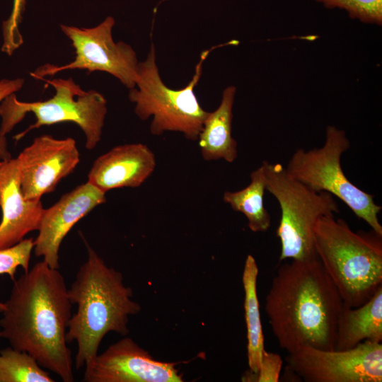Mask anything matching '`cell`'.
Masks as SVG:
<instances>
[{"mask_svg": "<svg viewBox=\"0 0 382 382\" xmlns=\"http://www.w3.org/2000/svg\"><path fill=\"white\" fill-rule=\"evenodd\" d=\"M283 360L279 354L263 351L259 370L254 374L253 381L278 382Z\"/></svg>", "mask_w": 382, "mask_h": 382, "instance_id": "cb8c5ba5", "label": "cell"}, {"mask_svg": "<svg viewBox=\"0 0 382 382\" xmlns=\"http://www.w3.org/2000/svg\"><path fill=\"white\" fill-rule=\"evenodd\" d=\"M327 8L338 7L346 9L350 17L358 18L364 22L381 25L382 0H317Z\"/></svg>", "mask_w": 382, "mask_h": 382, "instance_id": "7402d4cb", "label": "cell"}, {"mask_svg": "<svg viewBox=\"0 0 382 382\" xmlns=\"http://www.w3.org/2000/svg\"><path fill=\"white\" fill-rule=\"evenodd\" d=\"M212 50L202 53L189 83L175 90L162 81L156 64V49L151 44L146 59L138 63L135 87L129 89V99L135 104L134 112L139 119L152 117V134L176 132L188 140L198 139L208 112L201 107L194 89L200 79L202 64Z\"/></svg>", "mask_w": 382, "mask_h": 382, "instance_id": "5b68a950", "label": "cell"}, {"mask_svg": "<svg viewBox=\"0 0 382 382\" xmlns=\"http://www.w3.org/2000/svg\"><path fill=\"white\" fill-rule=\"evenodd\" d=\"M265 183L262 165L250 173V183L242 190L224 193L223 199L236 212L243 214L253 232H265L271 225V216L264 206Z\"/></svg>", "mask_w": 382, "mask_h": 382, "instance_id": "d6986e66", "label": "cell"}, {"mask_svg": "<svg viewBox=\"0 0 382 382\" xmlns=\"http://www.w3.org/2000/svg\"><path fill=\"white\" fill-rule=\"evenodd\" d=\"M343 302L318 258L282 264L265 298V311L279 346L333 350Z\"/></svg>", "mask_w": 382, "mask_h": 382, "instance_id": "7a4b0ae2", "label": "cell"}, {"mask_svg": "<svg viewBox=\"0 0 382 382\" xmlns=\"http://www.w3.org/2000/svg\"><path fill=\"white\" fill-rule=\"evenodd\" d=\"M176 363L155 360L132 338L110 345L85 365V382H182Z\"/></svg>", "mask_w": 382, "mask_h": 382, "instance_id": "7c38bea8", "label": "cell"}, {"mask_svg": "<svg viewBox=\"0 0 382 382\" xmlns=\"http://www.w3.org/2000/svg\"><path fill=\"white\" fill-rule=\"evenodd\" d=\"M236 88L224 89L219 107L208 112L198 141L202 158L206 161L223 159L233 163L238 157V144L232 137L233 105Z\"/></svg>", "mask_w": 382, "mask_h": 382, "instance_id": "e0dca14e", "label": "cell"}, {"mask_svg": "<svg viewBox=\"0 0 382 382\" xmlns=\"http://www.w3.org/2000/svg\"><path fill=\"white\" fill-rule=\"evenodd\" d=\"M291 372L306 382H381L382 345L366 340L346 350L302 346L285 358Z\"/></svg>", "mask_w": 382, "mask_h": 382, "instance_id": "30bf717a", "label": "cell"}, {"mask_svg": "<svg viewBox=\"0 0 382 382\" xmlns=\"http://www.w3.org/2000/svg\"><path fill=\"white\" fill-rule=\"evenodd\" d=\"M258 267L255 259L248 255L245 259L242 282L244 289L245 320L247 329V355L249 370L257 374L264 348V336L257 294Z\"/></svg>", "mask_w": 382, "mask_h": 382, "instance_id": "ac0fdd59", "label": "cell"}, {"mask_svg": "<svg viewBox=\"0 0 382 382\" xmlns=\"http://www.w3.org/2000/svg\"><path fill=\"white\" fill-rule=\"evenodd\" d=\"M156 165L153 151L140 143L119 145L100 156L88 174V183L101 191L141 186Z\"/></svg>", "mask_w": 382, "mask_h": 382, "instance_id": "9a60e30c", "label": "cell"}, {"mask_svg": "<svg viewBox=\"0 0 382 382\" xmlns=\"http://www.w3.org/2000/svg\"><path fill=\"white\" fill-rule=\"evenodd\" d=\"M24 79L17 78L15 79L0 80V101L7 96L15 93L22 88L24 85ZM11 154L8 150L6 136L0 134V160L6 161L11 159Z\"/></svg>", "mask_w": 382, "mask_h": 382, "instance_id": "d4e9b609", "label": "cell"}, {"mask_svg": "<svg viewBox=\"0 0 382 382\" xmlns=\"http://www.w3.org/2000/svg\"><path fill=\"white\" fill-rule=\"evenodd\" d=\"M366 340L382 341V286L361 306L343 303L338 316L335 349H349Z\"/></svg>", "mask_w": 382, "mask_h": 382, "instance_id": "2e32d148", "label": "cell"}, {"mask_svg": "<svg viewBox=\"0 0 382 382\" xmlns=\"http://www.w3.org/2000/svg\"><path fill=\"white\" fill-rule=\"evenodd\" d=\"M87 260L79 267L68 295L77 310L69 322L67 343L76 342L75 366H85L98 354L103 337L110 332L129 333V317L139 313L133 291L124 284L122 273L108 267L84 240Z\"/></svg>", "mask_w": 382, "mask_h": 382, "instance_id": "3957f363", "label": "cell"}, {"mask_svg": "<svg viewBox=\"0 0 382 382\" xmlns=\"http://www.w3.org/2000/svg\"><path fill=\"white\" fill-rule=\"evenodd\" d=\"M33 248L34 239L24 238L13 246L0 250V274H8L14 281L18 267L28 272ZM2 308L3 302L0 301V312Z\"/></svg>", "mask_w": 382, "mask_h": 382, "instance_id": "44dd1931", "label": "cell"}, {"mask_svg": "<svg viewBox=\"0 0 382 382\" xmlns=\"http://www.w3.org/2000/svg\"><path fill=\"white\" fill-rule=\"evenodd\" d=\"M16 159L24 197L40 200L73 172L79 163V152L73 138L45 134L35 138Z\"/></svg>", "mask_w": 382, "mask_h": 382, "instance_id": "8fae6325", "label": "cell"}, {"mask_svg": "<svg viewBox=\"0 0 382 382\" xmlns=\"http://www.w3.org/2000/svg\"><path fill=\"white\" fill-rule=\"evenodd\" d=\"M71 306L62 274L45 261L38 262L13 281L3 302L1 337L64 382H73V360L66 340Z\"/></svg>", "mask_w": 382, "mask_h": 382, "instance_id": "6da1fadb", "label": "cell"}, {"mask_svg": "<svg viewBox=\"0 0 382 382\" xmlns=\"http://www.w3.org/2000/svg\"><path fill=\"white\" fill-rule=\"evenodd\" d=\"M313 238L316 256L345 305L361 306L382 286V236L354 231L329 214L317 221Z\"/></svg>", "mask_w": 382, "mask_h": 382, "instance_id": "277c9868", "label": "cell"}, {"mask_svg": "<svg viewBox=\"0 0 382 382\" xmlns=\"http://www.w3.org/2000/svg\"><path fill=\"white\" fill-rule=\"evenodd\" d=\"M350 147L343 130L328 126L320 148L297 149L285 167L291 176L316 192H326L341 199L359 219L382 236L378 214L381 206L374 196L354 185L345 175L342 155Z\"/></svg>", "mask_w": 382, "mask_h": 382, "instance_id": "ba28073f", "label": "cell"}, {"mask_svg": "<svg viewBox=\"0 0 382 382\" xmlns=\"http://www.w3.org/2000/svg\"><path fill=\"white\" fill-rule=\"evenodd\" d=\"M261 165L266 190L274 197L281 210L277 229L281 243L279 262L318 258L313 228L321 216L339 212L334 196L311 189L291 176L279 163L263 161Z\"/></svg>", "mask_w": 382, "mask_h": 382, "instance_id": "52a82bcc", "label": "cell"}, {"mask_svg": "<svg viewBox=\"0 0 382 382\" xmlns=\"http://www.w3.org/2000/svg\"><path fill=\"white\" fill-rule=\"evenodd\" d=\"M27 0H13L10 16L2 23L3 45L1 51L11 56L23 42L19 25Z\"/></svg>", "mask_w": 382, "mask_h": 382, "instance_id": "603a6c76", "label": "cell"}, {"mask_svg": "<svg viewBox=\"0 0 382 382\" xmlns=\"http://www.w3.org/2000/svg\"><path fill=\"white\" fill-rule=\"evenodd\" d=\"M0 250L18 243L25 235L38 231L45 211L40 200L24 197L17 159L0 161Z\"/></svg>", "mask_w": 382, "mask_h": 382, "instance_id": "5bb4252c", "label": "cell"}, {"mask_svg": "<svg viewBox=\"0 0 382 382\" xmlns=\"http://www.w3.org/2000/svg\"><path fill=\"white\" fill-rule=\"evenodd\" d=\"M105 202V192L86 182L45 209L34 240L35 255L42 257L51 267L59 269V250L64 237L79 220Z\"/></svg>", "mask_w": 382, "mask_h": 382, "instance_id": "4fadbf2b", "label": "cell"}, {"mask_svg": "<svg viewBox=\"0 0 382 382\" xmlns=\"http://www.w3.org/2000/svg\"><path fill=\"white\" fill-rule=\"evenodd\" d=\"M114 25L112 16H108L93 28L61 24L62 31L75 50L74 59L62 66L45 64L30 73L31 76L42 79L46 76H52L69 69L98 71L112 75L129 89L134 88L139 63L137 54L129 45L113 40Z\"/></svg>", "mask_w": 382, "mask_h": 382, "instance_id": "9c48e42d", "label": "cell"}, {"mask_svg": "<svg viewBox=\"0 0 382 382\" xmlns=\"http://www.w3.org/2000/svg\"><path fill=\"white\" fill-rule=\"evenodd\" d=\"M55 90L54 95L46 100L23 102L15 93L5 98L0 105L1 124L0 134L6 136L28 112L36 121L15 137L20 140L27 133L42 126L71 122L76 124L86 137V148L94 149L100 141L107 114V100L94 91H85L72 78L66 79H42Z\"/></svg>", "mask_w": 382, "mask_h": 382, "instance_id": "8992f818", "label": "cell"}, {"mask_svg": "<svg viewBox=\"0 0 382 382\" xmlns=\"http://www.w3.org/2000/svg\"><path fill=\"white\" fill-rule=\"evenodd\" d=\"M1 332H0V340H1Z\"/></svg>", "mask_w": 382, "mask_h": 382, "instance_id": "484cf974", "label": "cell"}, {"mask_svg": "<svg viewBox=\"0 0 382 382\" xmlns=\"http://www.w3.org/2000/svg\"><path fill=\"white\" fill-rule=\"evenodd\" d=\"M28 353L12 347L0 349V382H53Z\"/></svg>", "mask_w": 382, "mask_h": 382, "instance_id": "ffe728a7", "label": "cell"}]
</instances>
